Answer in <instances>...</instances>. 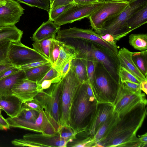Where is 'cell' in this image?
Here are the masks:
<instances>
[{"label": "cell", "instance_id": "cell-15", "mask_svg": "<svg viewBox=\"0 0 147 147\" xmlns=\"http://www.w3.org/2000/svg\"><path fill=\"white\" fill-rule=\"evenodd\" d=\"M24 10L18 1L7 0L0 7V28L15 25L19 22Z\"/></svg>", "mask_w": 147, "mask_h": 147}, {"label": "cell", "instance_id": "cell-19", "mask_svg": "<svg viewBox=\"0 0 147 147\" xmlns=\"http://www.w3.org/2000/svg\"><path fill=\"white\" fill-rule=\"evenodd\" d=\"M22 101L13 95H0V106L10 117H18L22 110Z\"/></svg>", "mask_w": 147, "mask_h": 147}, {"label": "cell", "instance_id": "cell-4", "mask_svg": "<svg viewBox=\"0 0 147 147\" xmlns=\"http://www.w3.org/2000/svg\"><path fill=\"white\" fill-rule=\"evenodd\" d=\"M98 103L113 104L119 89V82L111 76L103 65L96 62L91 88Z\"/></svg>", "mask_w": 147, "mask_h": 147}, {"label": "cell", "instance_id": "cell-13", "mask_svg": "<svg viewBox=\"0 0 147 147\" xmlns=\"http://www.w3.org/2000/svg\"><path fill=\"white\" fill-rule=\"evenodd\" d=\"M8 59L12 64L18 67L35 62L49 61L33 49L24 45L21 42H11Z\"/></svg>", "mask_w": 147, "mask_h": 147}, {"label": "cell", "instance_id": "cell-32", "mask_svg": "<svg viewBox=\"0 0 147 147\" xmlns=\"http://www.w3.org/2000/svg\"><path fill=\"white\" fill-rule=\"evenodd\" d=\"M57 133L61 138L69 141V143L77 139L76 136L78 134L71 126L63 125L59 126Z\"/></svg>", "mask_w": 147, "mask_h": 147}, {"label": "cell", "instance_id": "cell-41", "mask_svg": "<svg viewBox=\"0 0 147 147\" xmlns=\"http://www.w3.org/2000/svg\"><path fill=\"white\" fill-rule=\"evenodd\" d=\"M61 79V76L59 75L52 79L44 80L40 84H38V88L39 90L41 92L44 90L47 89L50 87L52 84L59 82Z\"/></svg>", "mask_w": 147, "mask_h": 147}, {"label": "cell", "instance_id": "cell-24", "mask_svg": "<svg viewBox=\"0 0 147 147\" xmlns=\"http://www.w3.org/2000/svg\"><path fill=\"white\" fill-rule=\"evenodd\" d=\"M70 69L81 83L88 80L85 59L79 55L71 60Z\"/></svg>", "mask_w": 147, "mask_h": 147}, {"label": "cell", "instance_id": "cell-38", "mask_svg": "<svg viewBox=\"0 0 147 147\" xmlns=\"http://www.w3.org/2000/svg\"><path fill=\"white\" fill-rule=\"evenodd\" d=\"M75 4L74 3H72L61 6L55 9L50 10L48 13L49 19L51 21H53L59 16Z\"/></svg>", "mask_w": 147, "mask_h": 147}, {"label": "cell", "instance_id": "cell-45", "mask_svg": "<svg viewBox=\"0 0 147 147\" xmlns=\"http://www.w3.org/2000/svg\"><path fill=\"white\" fill-rule=\"evenodd\" d=\"M20 69L18 67L14 66L2 73L0 74V80L13 74Z\"/></svg>", "mask_w": 147, "mask_h": 147}, {"label": "cell", "instance_id": "cell-18", "mask_svg": "<svg viewBox=\"0 0 147 147\" xmlns=\"http://www.w3.org/2000/svg\"><path fill=\"white\" fill-rule=\"evenodd\" d=\"M133 52L123 47L118 51L117 57L120 65L129 71L141 82L145 80V77L137 67L132 58Z\"/></svg>", "mask_w": 147, "mask_h": 147}, {"label": "cell", "instance_id": "cell-53", "mask_svg": "<svg viewBox=\"0 0 147 147\" xmlns=\"http://www.w3.org/2000/svg\"><path fill=\"white\" fill-rule=\"evenodd\" d=\"M111 0H120V1H125L128 2L131 1L132 0H103L102 1H111Z\"/></svg>", "mask_w": 147, "mask_h": 147}, {"label": "cell", "instance_id": "cell-57", "mask_svg": "<svg viewBox=\"0 0 147 147\" xmlns=\"http://www.w3.org/2000/svg\"><path fill=\"white\" fill-rule=\"evenodd\" d=\"M99 1H102L103 0H98Z\"/></svg>", "mask_w": 147, "mask_h": 147}, {"label": "cell", "instance_id": "cell-27", "mask_svg": "<svg viewBox=\"0 0 147 147\" xmlns=\"http://www.w3.org/2000/svg\"><path fill=\"white\" fill-rule=\"evenodd\" d=\"M52 66L51 62L25 71L26 78L37 82L41 79Z\"/></svg>", "mask_w": 147, "mask_h": 147}, {"label": "cell", "instance_id": "cell-5", "mask_svg": "<svg viewBox=\"0 0 147 147\" xmlns=\"http://www.w3.org/2000/svg\"><path fill=\"white\" fill-rule=\"evenodd\" d=\"M119 15L107 23L96 32L99 34H108L117 42L130 32L127 24L129 18L147 3V0H132Z\"/></svg>", "mask_w": 147, "mask_h": 147}, {"label": "cell", "instance_id": "cell-39", "mask_svg": "<svg viewBox=\"0 0 147 147\" xmlns=\"http://www.w3.org/2000/svg\"><path fill=\"white\" fill-rule=\"evenodd\" d=\"M122 82L124 87L129 91L134 93H142L140 84L127 80Z\"/></svg>", "mask_w": 147, "mask_h": 147}, {"label": "cell", "instance_id": "cell-40", "mask_svg": "<svg viewBox=\"0 0 147 147\" xmlns=\"http://www.w3.org/2000/svg\"><path fill=\"white\" fill-rule=\"evenodd\" d=\"M22 109H32L38 113L43 109L39 102L34 98L31 101L22 103Z\"/></svg>", "mask_w": 147, "mask_h": 147}, {"label": "cell", "instance_id": "cell-36", "mask_svg": "<svg viewBox=\"0 0 147 147\" xmlns=\"http://www.w3.org/2000/svg\"><path fill=\"white\" fill-rule=\"evenodd\" d=\"M39 113L32 109H22V110L18 117L24 120L34 122L38 116Z\"/></svg>", "mask_w": 147, "mask_h": 147}, {"label": "cell", "instance_id": "cell-30", "mask_svg": "<svg viewBox=\"0 0 147 147\" xmlns=\"http://www.w3.org/2000/svg\"><path fill=\"white\" fill-rule=\"evenodd\" d=\"M49 38L39 41L34 42L32 45L33 49L49 61V50L50 44L52 38Z\"/></svg>", "mask_w": 147, "mask_h": 147}, {"label": "cell", "instance_id": "cell-21", "mask_svg": "<svg viewBox=\"0 0 147 147\" xmlns=\"http://www.w3.org/2000/svg\"><path fill=\"white\" fill-rule=\"evenodd\" d=\"M60 27L50 19L44 22L33 34L32 40L34 42L39 41L49 38H55Z\"/></svg>", "mask_w": 147, "mask_h": 147}, {"label": "cell", "instance_id": "cell-42", "mask_svg": "<svg viewBox=\"0 0 147 147\" xmlns=\"http://www.w3.org/2000/svg\"><path fill=\"white\" fill-rule=\"evenodd\" d=\"M59 75V74L56 68L52 66L45 76L37 82V83L38 84H40L44 80H51Z\"/></svg>", "mask_w": 147, "mask_h": 147}, {"label": "cell", "instance_id": "cell-46", "mask_svg": "<svg viewBox=\"0 0 147 147\" xmlns=\"http://www.w3.org/2000/svg\"><path fill=\"white\" fill-rule=\"evenodd\" d=\"M99 35L101 38L105 41L114 45H117L116 43L117 42L111 35L108 34Z\"/></svg>", "mask_w": 147, "mask_h": 147}, {"label": "cell", "instance_id": "cell-10", "mask_svg": "<svg viewBox=\"0 0 147 147\" xmlns=\"http://www.w3.org/2000/svg\"><path fill=\"white\" fill-rule=\"evenodd\" d=\"M56 39L76 38L84 40L97 44L117 55L118 47L103 39L100 35L91 29H83L74 27L60 30L57 32Z\"/></svg>", "mask_w": 147, "mask_h": 147}, {"label": "cell", "instance_id": "cell-9", "mask_svg": "<svg viewBox=\"0 0 147 147\" xmlns=\"http://www.w3.org/2000/svg\"><path fill=\"white\" fill-rule=\"evenodd\" d=\"M103 2L102 6L88 17L91 26L96 32L119 15L129 3L128 2L120 0Z\"/></svg>", "mask_w": 147, "mask_h": 147}, {"label": "cell", "instance_id": "cell-47", "mask_svg": "<svg viewBox=\"0 0 147 147\" xmlns=\"http://www.w3.org/2000/svg\"><path fill=\"white\" fill-rule=\"evenodd\" d=\"M10 126L5 119L1 115H0V130H7L9 129Z\"/></svg>", "mask_w": 147, "mask_h": 147}, {"label": "cell", "instance_id": "cell-23", "mask_svg": "<svg viewBox=\"0 0 147 147\" xmlns=\"http://www.w3.org/2000/svg\"><path fill=\"white\" fill-rule=\"evenodd\" d=\"M26 78L25 71L20 69L13 74L0 80V95H12L11 89L16 83Z\"/></svg>", "mask_w": 147, "mask_h": 147}, {"label": "cell", "instance_id": "cell-12", "mask_svg": "<svg viewBox=\"0 0 147 147\" xmlns=\"http://www.w3.org/2000/svg\"><path fill=\"white\" fill-rule=\"evenodd\" d=\"M69 141L61 138L56 133L50 135L28 133L23 138L15 139L11 143L16 146L66 147Z\"/></svg>", "mask_w": 147, "mask_h": 147}, {"label": "cell", "instance_id": "cell-44", "mask_svg": "<svg viewBox=\"0 0 147 147\" xmlns=\"http://www.w3.org/2000/svg\"><path fill=\"white\" fill-rule=\"evenodd\" d=\"M74 0H54L50 10H53L63 5L73 3Z\"/></svg>", "mask_w": 147, "mask_h": 147}, {"label": "cell", "instance_id": "cell-8", "mask_svg": "<svg viewBox=\"0 0 147 147\" xmlns=\"http://www.w3.org/2000/svg\"><path fill=\"white\" fill-rule=\"evenodd\" d=\"M62 86L61 80L53 84L46 91L40 92L34 98L60 126Z\"/></svg>", "mask_w": 147, "mask_h": 147}, {"label": "cell", "instance_id": "cell-22", "mask_svg": "<svg viewBox=\"0 0 147 147\" xmlns=\"http://www.w3.org/2000/svg\"><path fill=\"white\" fill-rule=\"evenodd\" d=\"M120 119L119 114L114 111L112 115L99 126L93 137L97 146L107 136Z\"/></svg>", "mask_w": 147, "mask_h": 147}, {"label": "cell", "instance_id": "cell-59", "mask_svg": "<svg viewBox=\"0 0 147 147\" xmlns=\"http://www.w3.org/2000/svg\"><path fill=\"white\" fill-rule=\"evenodd\" d=\"M0 109H2V108L0 106Z\"/></svg>", "mask_w": 147, "mask_h": 147}, {"label": "cell", "instance_id": "cell-17", "mask_svg": "<svg viewBox=\"0 0 147 147\" xmlns=\"http://www.w3.org/2000/svg\"><path fill=\"white\" fill-rule=\"evenodd\" d=\"M114 111L113 104L98 103L93 119L87 129L84 132L93 138L99 126L112 115Z\"/></svg>", "mask_w": 147, "mask_h": 147}, {"label": "cell", "instance_id": "cell-37", "mask_svg": "<svg viewBox=\"0 0 147 147\" xmlns=\"http://www.w3.org/2000/svg\"><path fill=\"white\" fill-rule=\"evenodd\" d=\"M119 77L122 81H129L140 84L141 82L129 71L120 65L119 70Z\"/></svg>", "mask_w": 147, "mask_h": 147}, {"label": "cell", "instance_id": "cell-43", "mask_svg": "<svg viewBox=\"0 0 147 147\" xmlns=\"http://www.w3.org/2000/svg\"><path fill=\"white\" fill-rule=\"evenodd\" d=\"M50 61L46 60L35 62L18 67L20 69L25 71L28 69L44 65Z\"/></svg>", "mask_w": 147, "mask_h": 147}, {"label": "cell", "instance_id": "cell-29", "mask_svg": "<svg viewBox=\"0 0 147 147\" xmlns=\"http://www.w3.org/2000/svg\"><path fill=\"white\" fill-rule=\"evenodd\" d=\"M130 45L136 50L143 51L147 49L146 34H131L129 36Z\"/></svg>", "mask_w": 147, "mask_h": 147}, {"label": "cell", "instance_id": "cell-34", "mask_svg": "<svg viewBox=\"0 0 147 147\" xmlns=\"http://www.w3.org/2000/svg\"><path fill=\"white\" fill-rule=\"evenodd\" d=\"M31 7H36L47 11L49 13L50 10L49 0H16Z\"/></svg>", "mask_w": 147, "mask_h": 147}, {"label": "cell", "instance_id": "cell-33", "mask_svg": "<svg viewBox=\"0 0 147 147\" xmlns=\"http://www.w3.org/2000/svg\"><path fill=\"white\" fill-rule=\"evenodd\" d=\"M84 138L80 140L68 143V146L74 147H97V144L94 138L90 136L87 135L84 132Z\"/></svg>", "mask_w": 147, "mask_h": 147}, {"label": "cell", "instance_id": "cell-49", "mask_svg": "<svg viewBox=\"0 0 147 147\" xmlns=\"http://www.w3.org/2000/svg\"><path fill=\"white\" fill-rule=\"evenodd\" d=\"M71 61H69L65 64L61 72L59 75L62 78L67 74L70 69Z\"/></svg>", "mask_w": 147, "mask_h": 147}, {"label": "cell", "instance_id": "cell-26", "mask_svg": "<svg viewBox=\"0 0 147 147\" xmlns=\"http://www.w3.org/2000/svg\"><path fill=\"white\" fill-rule=\"evenodd\" d=\"M23 31L15 25L0 28V41L7 39L12 42H20Z\"/></svg>", "mask_w": 147, "mask_h": 147}, {"label": "cell", "instance_id": "cell-54", "mask_svg": "<svg viewBox=\"0 0 147 147\" xmlns=\"http://www.w3.org/2000/svg\"><path fill=\"white\" fill-rule=\"evenodd\" d=\"M7 0H0V2L5 4Z\"/></svg>", "mask_w": 147, "mask_h": 147}, {"label": "cell", "instance_id": "cell-7", "mask_svg": "<svg viewBox=\"0 0 147 147\" xmlns=\"http://www.w3.org/2000/svg\"><path fill=\"white\" fill-rule=\"evenodd\" d=\"M61 125L70 126V115L72 104L76 92L81 84L70 69L61 79Z\"/></svg>", "mask_w": 147, "mask_h": 147}, {"label": "cell", "instance_id": "cell-11", "mask_svg": "<svg viewBox=\"0 0 147 147\" xmlns=\"http://www.w3.org/2000/svg\"><path fill=\"white\" fill-rule=\"evenodd\" d=\"M147 103L145 94L134 93L129 91L124 87L119 78L118 91L113 104L114 111L119 116L126 114L141 104L146 105Z\"/></svg>", "mask_w": 147, "mask_h": 147}, {"label": "cell", "instance_id": "cell-6", "mask_svg": "<svg viewBox=\"0 0 147 147\" xmlns=\"http://www.w3.org/2000/svg\"><path fill=\"white\" fill-rule=\"evenodd\" d=\"M10 127L18 128L44 134H56L59 125L44 109L39 113L34 122L29 121L18 117H9L6 119Z\"/></svg>", "mask_w": 147, "mask_h": 147}, {"label": "cell", "instance_id": "cell-55", "mask_svg": "<svg viewBox=\"0 0 147 147\" xmlns=\"http://www.w3.org/2000/svg\"><path fill=\"white\" fill-rule=\"evenodd\" d=\"M50 2V6L51 7L53 3L54 0H49Z\"/></svg>", "mask_w": 147, "mask_h": 147}, {"label": "cell", "instance_id": "cell-3", "mask_svg": "<svg viewBox=\"0 0 147 147\" xmlns=\"http://www.w3.org/2000/svg\"><path fill=\"white\" fill-rule=\"evenodd\" d=\"M70 41L76 43V46H74L79 52L85 53L95 61L102 63L113 78L119 82L120 65L117 55L90 41L71 38Z\"/></svg>", "mask_w": 147, "mask_h": 147}, {"label": "cell", "instance_id": "cell-20", "mask_svg": "<svg viewBox=\"0 0 147 147\" xmlns=\"http://www.w3.org/2000/svg\"><path fill=\"white\" fill-rule=\"evenodd\" d=\"M79 53L73 46L65 43L61 47L57 59L53 67L56 68L60 75L65 64L76 58Z\"/></svg>", "mask_w": 147, "mask_h": 147}, {"label": "cell", "instance_id": "cell-58", "mask_svg": "<svg viewBox=\"0 0 147 147\" xmlns=\"http://www.w3.org/2000/svg\"><path fill=\"white\" fill-rule=\"evenodd\" d=\"M0 115H1V109H0Z\"/></svg>", "mask_w": 147, "mask_h": 147}, {"label": "cell", "instance_id": "cell-25", "mask_svg": "<svg viewBox=\"0 0 147 147\" xmlns=\"http://www.w3.org/2000/svg\"><path fill=\"white\" fill-rule=\"evenodd\" d=\"M147 22V3L138 10L127 20V26L130 32Z\"/></svg>", "mask_w": 147, "mask_h": 147}, {"label": "cell", "instance_id": "cell-2", "mask_svg": "<svg viewBox=\"0 0 147 147\" xmlns=\"http://www.w3.org/2000/svg\"><path fill=\"white\" fill-rule=\"evenodd\" d=\"M98 104L88 80L81 83L75 96L70 115V126L78 134L87 129Z\"/></svg>", "mask_w": 147, "mask_h": 147}, {"label": "cell", "instance_id": "cell-16", "mask_svg": "<svg viewBox=\"0 0 147 147\" xmlns=\"http://www.w3.org/2000/svg\"><path fill=\"white\" fill-rule=\"evenodd\" d=\"M11 91L12 95L19 98L22 103L32 100L40 92L37 82L27 78L16 84Z\"/></svg>", "mask_w": 147, "mask_h": 147}, {"label": "cell", "instance_id": "cell-28", "mask_svg": "<svg viewBox=\"0 0 147 147\" xmlns=\"http://www.w3.org/2000/svg\"><path fill=\"white\" fill-rule=\"evenodd\" d=\"M132 59L139 70L145 77L147 75V50L133 52Z\"/></svg>", "mask_w": 147, "mask_h": 147}, {"label": "cell", "instance_id": "cell-14", "mask_svg": "<svg viewBox=\"0 0 147 147\" xmlns=\"http://www.w3.org/2000/svg\"><path fill=\"white\" fill-rule=\"evenodd\" d=\"M103 3V1H99L85 5L75 4L55 19L54 22L56 25L60 26L80 20L85 18H88L101 7Z\"/></svg>", "mask_w": 147, "mask_h": 147}, {"label": "cell", "instance_id": "cell-50", "mask_svg": "<svg viewBox=\"0 0 147 147\" xmlns=\"http://www.w3.org/2000/svg\"><path fill=\"white\" fill-rule=\"evenodd\" d=\"M15 66L10 62L0 63V74L6 70Z\"/></svg>", "mask_w": 147, "mask_h": 147}, {"label": "cell", "instance_id": "cell-52", "mask_svg": "<svg viewBox=\"0 0 147 147\" xmlns=\"http://www.w3.org/2000/svg\"><path fill=\"white\" fill-rule=\"evenodd\" d=\"M140 89L145 93L147 94V78L145 80L141 82L140 84Z\"/></svg>", "mask_w": 147, "mask_h": 147}, {"label": "cell", "instance_id": "cell-48", "mask_svg": "<svg viewBox=\"0 0 147 147\" xmlns=\"http://www.w3.org/2000/svg\"><path fill=\"white\" fill-rule=\"evenodd\" d=\"M98 0H74L73 3L78 5H85L98 2Z\"/></svg>", "mask_w": 147, "mask_h": 147}, {"label": "cell", "instance_id": "cell-35", "mask_svg": "<svg viewBox=\"0 0 147 147\" xmlns=\"http://www.w3.org/2000/svg\"><path fill=\"white\" fill-rule=\"evenodd\" d=\"M11 42L7 39L0 41V63H10L8 60V53Z\"/></svg>", "mask_w": 147, "mask_h": 147}, {"label": "cell", "instance_id": "cell-51", "mask_svg": "<svg viewBox=\"0 0 147 147\" xmlns=\"http://www.w3.org/2000/svg\"><path fill=\"white\" fill-rule=\"evenodd\" d=\"M138 139L142 145V147H147V133L138 136Z\"/></svg>", "mask_w": 147, "mask_h": 147}, {"label": "cell", "instance_id": "cell-31", "mask_svg": "<svg viewBox=\"0 0 147 147\" xmlns=\"http://www.w3.org/2000/svg\"><path fill=\"white\" fill-rule=\"evenodd\" d=\"M65 43L55 38H52L49 50V57L50 62L53 66L57 59L61 47Z\"/></svg>", "mask_w": 147, "mask_h": 147}, {"label": "cell", "instance_id": "cell-56", "mask_svg": "<svg viewBox=\"0 0 147 147\" xmlns=\"http://www.w3.org/2000/svg\"><path fill=\"white\" fill-rule=\"evenodd\" d=\"M5 4L3 3L0 2V7H1L3 5H4Z\"/></svg>", "mask_w": 147, "mask_h": 147}, {"label": "cell", "instance_id": "cell-1", "mask_svg": "<svg viewBox=\"0 0 147 147\" xmlns=\"http://www.w3.org/2000/svg\"><path fill=\"white\" fill-rule=\"evenodd\" d=\"M146 105L141 104L120 116L119 121L97 146L142 147L136 134L146 116Z\"/></svg>", "mask_w": 147, "mask_h": 147}]
</instances>
